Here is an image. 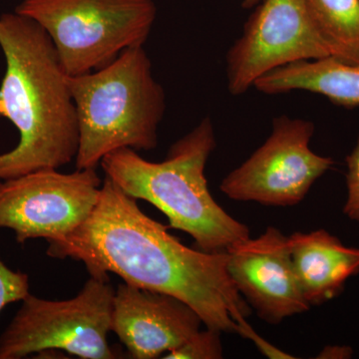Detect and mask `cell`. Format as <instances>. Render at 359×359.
Instances as JSON below:
<instances>
[{"label": "cell", "mask_w": 359, "mask_h": 359, "mask_svg": "<svg viewBox=\"0 0 359 359\" xmlns=\"http://www.w3.org/2000/svg\"><path fill=\"white\" fill-rule=\"evenodd\" d=\"M68 84L79 127L77 170L96 169L118 149L157 147L166 95L144 46L127 48L101 69L68 76Z\"/></svg>", "instance_id": "obj_4"}, {"label": "cell", "mask_w": 359, "mask_h": 359, "mask_svg": "<svg viewBox=\"0 0 359 359\" xmlns=\"http://www.w3.org/2000/svg\"><path fill=\"white\" fill-rule=\"evenodd\" d=\"M195 309L173 295L120 283L113 297L111 332L130 358L154 359L182 346L199 332Z\"/></svg>", "instance_id": "obj_11"}, {"label": "cell", "mask_w": 359, "mask_h": 359, "mask_svg": "<svg viewBox=\"0 0 359 359\" xmlns=\"http://www.w3.org/2000/svg\"><path fill=\"white\" fill-rule=\"evenodd\" d=\"M0 47L6 63L0 118L20 133L18 145L0 154V179L69 164L79 147L76 107L50 37L14 11L0 16Z\"/></svg>", "instance_id": "obj_2"}, {"label": "cell", "mask_w": 359, "mask_h": 359, "mask_svg": "<svg viewBox=\"0 0 359 359\" xmlns=\"http://www.w3.org/2000/svg\"><path fill=\"white\" fill-rule=\"evenodd\" d=\"M216 146L214 126L205 117L171 146L162 162H150L133 149L122 148L106 155L100 165L123 193L159 209L169 219L168 228L185 231L201 250L224 252L250 233L210 193L205 169Z\"/></svg>", "instance_id": "obj_3"}, {"label": "cell", "mask_w": 359, "mask_h": 359, "mask_svg": "<svg viewBox=\"0 0 359 359\" xmlns=\"http://www.w3.org/2000/svg\"><path fill=\"white\" fill-rule=\"evenodd\" d=\"M254 88L269 95L308 91L344 108L359 106V63L334 57L299 61L276 68L257 80Z\"/></svg>", "instance_id": "obj_13"}, {"label": "cell", "mask_w": 359, "mask_h": 359, "mask_svg": "<svg viewBox=\"0 0 359 359\" xmlns=\"http://www.w3.org/2000/svg\"><path fill=\"white\" fill-rule=\"evenodd\" d=\"M229 275L245 302L269 325L309 309L292 263L289 237L269 226L226 249Z\"/></svg>", "instance_id": "obj_10"}, {"label": "cell", "mask_w": 359, "mask_h": 359, "mask_svg": "<svg viewBox=\"0 0 359 359\" xmlns=\"http://www.w3.org/2000/svg\"><path fill=\"white\" fill-rule=\"evenodd\" d=\"M292 263L309 306H320L344 292L351 276L359 273V249L346 247L327 231L292 233Z\"/></svg>", "instance_id": "obj_12"}, {"label": "cell", "mask_w": 359, "mask_h": 359, "mask_svg": "<svg viewBox=\"0 0 359 359\" xmlns=\"http://www.w3.org/2000/svg\"><path fill=\"white\" fill-rule=\"evenodd\" d=\"M29 294V276L13 271L0 259V311L8 304L22 302Z\"/></svg>", "instance_id": "obj_16"}, {"label": "cell", "mask_w": 359, "mask_h": 359, "mask_svg": "<svg viewBox=\"0 0 359 359\" xmlns=\"http://www.w3.org/2000/svg\"><path fill=\"white\" fill-rule=\"evenodd\" d=\"M263 0H243L242 7L245 9L255 8L257 4H261Z\"/></svg>", "instance_id": "obj_19"}, {"label": "cell", "mask_w": 359, "mask_h": 359, "mask_svg": "<svg viewBox=\"0 0 359 359\" xmlns=\"http://www.w3.org/2000/svg\"><path fill=\"white\" fill-rule=\"evenodd\" d=\"M306 6L334 57L359 63V0H306Z\"/></svg>", "instance_id": "obj_14"}, {"label": "cell", "mask_w": 359, "mask_h": 359, "mask_svg": "<svg viewBox=\"0 0 359 359\" xmlns=\"http://www.w3.org/2000/svg\"><path fill=\"white\" fill-rule=\"evenodd\" d=\"M103 181L96 169L63 174L41 169L0 182V228L15 233L20 244L48 241L76 230L93 211Z\"/></svg>", "instance_id": "obj_8"}, {"label": "cell", "mask_w": 359, "mask_h": 359, "mask_svg": "<svg viewBox=\"0 0 359 359\" xmlns=\"http://www.w3.org/2000/svg\"><path fill=\"white\" fill-rule=\"evenodd\" d=\"M313 133L314 124L309 120L276 117L266 142L224 177L219 190L240 202L275 207L299 204L334 165L332 158L309 147Z\"/></svg>", "instance_id": "obj_7"}, {"label": "cell", "mask_w": 359, "mask_h": 359, "mask_svg": "<svg viewBox=\"0 0 359 359\" xmlns=\"http://www.w3.org/2000/svg\"><path fill=\"white\" fill-rule=\"evenodd\" d=\"M353 348L349 346H327L318 356V358L341 359L351 358L353 356Z\"/></svg>", "instance_id": "obj_18"}, {"label": "cell", "mask_w": 359, "mask_h": 359, "mask_svg": "<svg viewBox=\"0 0 359 359\" xmlns=\"http://www.w3.org/2000/svg\"><path fill=\"white\" fill-rule=\"evenodd\" d=\"M115 290L109 278L90 276L72 299L28 294L0 337V359L63 351L83 359L121 358L108 344Z\"/></svg>", "instance_id": "obj_6"}, {"label": "cell", "mask_w": 359, "mask_h": 359, "mask_svg": "<svg viewBox=\"0 0 359 359\" xmlns=\"http://www.w3.org/2000/svg\"><path fill=\"white\" fill-rule=\"evenodd\" d=\"M346 161L347 198L344 212L347 218L359 224V136Z\"/></svg>", "instance_id": "obj_17"}, {"label": "cell", "mask_w": 359, "mask_h": 359, "mask_svg": "<svg viewBox=\"0 0 359 359\" xmlns=\"http://www.w3.org/2000/svg\"><path fill=\"white\" fill-rule=\"evenodd\" d=\"M334 57L306 0H263L226 54L228 89L238 96L266 73L299 61Z\"/></svg>", "instance_id": "obj_9"}, {"label": "cell", "mask_w": 359, "mask_h": 359, "mask_svg": "<svg viewBox=\"0 0 359 359\" xmlns=\"http://www.w3.org/2000/svg\"><path fill=\"white\" fill-rule=\"evenodd\" d=\"M221 332L207 327L199 330L193 337L174 351L165 354L168 359H221L223 358V346Z\"/></svg>", "instance_id": "obj_15"}, {"label": "cell", "mask_w": 359, "mask_h": 359, "mask_svg": "<svg viewBox=\"0 0 359 359\" xmlns=\"http://www.w3.org/2000/svg\"><path fill=\"white\" fill-rule=\"evenodd\" d=\"M141 211L136 200L105 177L88 218L47 255L81 262L90 276H120L140 289L173 295L195 309L205 327L242 337L250 304L229 275L228 252L196 250Z\"/></svg>", "instance_id": "obj_1"}, {"label": "cell", "mask_w": 359, "mask_h": 359, "mask_svg": "<svg viewBox=\"0 0 359 359\" xmlns=\"http://www.w3.org/2000/svg\"><path fill=\"white\" fill-rule=\"evenodd\" d=\"M50 37L68 76L101 69L144 46L157 16L153 0H22L15 8Z\"/></svg>", "instance_id": "obj_5"}]
</instances>
